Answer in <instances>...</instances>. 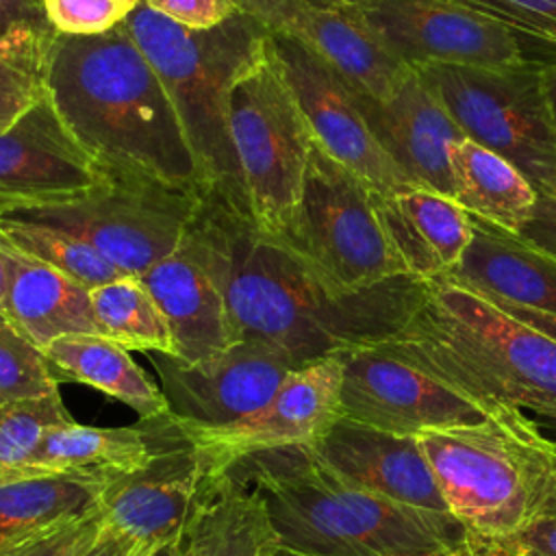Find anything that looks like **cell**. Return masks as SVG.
<instances>
[{
    "label": "cell",
    "instance_id": "d590c367",
    "mask_svg": "<svg viewBox=\"0 0 556 556\" xmlns=\"http://www.w3.org/2000/svg\"><path fill=\"white\" fill-rule=\"evenodd\" d=\"M102 508L67 521L50 532H43L0 556H83L100 536L104 528Z\"/></svg>",
    "mask_w": 556,
    "mask_h": 556
},
{
    "label": "cell",
    "instance_id": "681fc988",
    "mask_svg": "<svg viewBox=\"0 0 556 556\" xmlns=\"http://www.w3.org/2000/svg\"><path fill=\"white\" fill-rule=\"evenodd\" d=\"M532 421H534V419H532ZM534 424H536V428H539V430H543V428H545V430L556 432V419H549V417H536V421H534Z\"/></svg>",
    "mask_w": 556,
    "mask_h": 556
},
{
    "label": "cell",
    "instance_id": "7a4b0ae2",
    "mask_svg": "<svg viewBox=\"0 0 556 556\" xmlns=\"http://www.w3.org/2000/svg\"><path fill=\"white\" fill-rule=\"evenodd\" d=\"M48 96L109 178L202 191L169 93L124 22L100 35L56 33Z\"/></svg>",
    "mask_w": 556,
    "mask_h": 556
},
{
    "label": "cell",
    "instance_id": "db71d44e",
    "mask_svg": "<svg viewBox=\"0 0 556 556\" xmlns=\"http://www.w3.org/2000/svg\"><path fill=\"white\" fill-rule=\"evenodd\" d=\"M552 200H554V198H552Z\"/></svg>",
    "mask_w": 556,
    "mask_h": 556
},
{
    "label": "cell",
    "instance_id": "8992f818",
    "mask_svg": "<svg viewBox=\"0 0 556 556\" xmlns=\"http://www.w3.org/2000/svg\"><path fill=\"white\" fill-rule=\"evenodd\" d=\"M450 515L476 536L508 539L545 510L554 489L547 437L521 410L417 434Z\"/></svg>",
    "mask_w": 556,
    "mask_h": 556
},
{
    "label": "cell",
    "instance_id": "83f0119b",
    "mask_svg": "<svg viewBox=\"0 0 556 556\" xmlns=\"http://www.w3.org/2000/svg\"><path fill=\"white\" fill-rule=\"evenodd\" d=\"M452 200L469 215L510 232H521L534 217L539 193L506 159L471 139H460L450 152Z\"/></svg>",
    "mask_w": 556,
    "mask_h": 556
},
{
    "label": "cell",
    "instance_id": "816d5d0a",
    "mask_svg": "<svg viewBox=\"0 0 556 556\" xmlns=\"http://www.w3.org/2000/svg\"><path fill=\"white\" fill-rule=\"evenodd\" d=\"M465 543V541H463ZM460 547L463 545H458L456 549H450V552H441V554H432V556H460Z\"/></svg>",
    "mask_w": 556,
    "mask_h": 556
},
{
    "label": "cell",
    "instance_id": "5b68a950",
    "mask_svg": "<svg viewBox=\"0 0 556 556\" xmlns=\"http://www.w3.org/2000/svg\"><path fill=\"white\" fill-rule=\"evenodd\" d=\"M124 26L159 74L193 152L202 191L217 193L250 213L237 165L228 102L239 74L265 46L269 33L235 13L208 30H193L152 11L143 0Z\"/></svg>",
    "mask_w": 556,
    "mask_h": 556
},
{
    "label": "cell",
    "instance_id": "d4e9b609",
    "mask_svg": "<svg viewBox=\"0 0 556 556\" xmlns=\"http://www.w3.org/2000/svg\"><path fill=\"white\" fill-rule=\"evenodd\" d=\"M139 280L169 326L176 358L195 363L235 343L222 291L180 248Z\"/></svg>",
    "mask_w": 556,
    "mask_h": 556
},
{
    "label": "cell",
    "instance_id": "60d3db41",
    "mask_svg": "<svg viewBox=\"0 0 556 556\" xmlns=\"http://www.w3.org/2000/svg\"><path fill=\"white\" fill-rule=\"evenodd\" d=\"M15 26L52 28L46 20L41 0H0V35Z\"/></svg>",
    "mask_w": 556,
    "mask_h": 556
},
{
    "label": "cell",
    "instance_id": "603a6c76",
    "mask_svg": "<svg viewBox=\"0 0 556 556\" xmlns=\"http://www.w3.org/2000/svg\"><path fill=\"white\" fill-rule=\"evenodd\" d=\"M374 206L406 274L439 278L471 243V215L439 191L417 185L389 195L374 191Z\"/></svg>",
    "mask_w": 556,
    "mask_h": 556
},
{
    "label": "cell",
    "instance_id": "e0dca14e",
    "mask_svg": "<svg viewBox=\"0 0 556 556\" xmlns=\"http://www.w3.org/2000/svg\"><path fill=\"white\" fill-rule=\"evenodd\" d=\"M193 445L156 456L146 467L113 476L100 497L104 521L126 534L141 556L185 536L213 473Z\"/></svg>",
    "mask_w": 556,
    "mask_h": 556
},
{
    "label": "cell",
    "instance_id": "3957f363",
    "mask_svg": "<svg viewBox=\"0 0 556 556\" xmlns=\"http://www.w3.org/2000/svg\"><path fill=\"white\" fill-rule=\"evenodd\" d=\"M222 469L256 500L274 541L304 556H432L467 536L450 513L350 484L311 445L248 452Z\"/></svg>",
    "mask_w": 556,
    "mask_h": 556
},
{
    "label": "cell",
    "instance_id": "8d00e7d4",
    "mask_svg": "<svg viewBox=\"0 0 556 556\" xmlns=\"http://www.w3.org/2000/svg\"><path fill=\"white\" fill-rule=\"evenodd\" d=\"M556 43V0H454Z\"/></svg>",
    "mask_w": 556,
    "mask_h": 556
},
{
    "label": "cell",
    "instance_id": "bcb514c9",
    "mask_svg": "<svg viewBox=\"0 0 556 556\" xmlns=\"http://www.w3.org/2000/svg\"><path fill=\"white\" fill-rule=\"evenodd\" d=\"M143 556H187L185 536H182V539H178V541H172V543L159 545V547H154L152 552H148V554H143Z\"/></svg>",
    "mask_w": 556,
    "mask_h": 556
},
{
    "label": "cell",
    "instance_id": "52a82bcc",
    "mask_svg": "<svg viewBox=\"0 0 556 556\" xmlns=\"http://www.w3.org/2000/svg\"><path fill=\"white\" fill-rule=\"evenodd\" d=\"M228 126L252 222L261 232L287 243L313 135L269 37L230 89Z\"/></svg>",
    "mask_w": 556,
    "mask_h": 556
},
{
    "label": "cell",
    "instance_id": "d6986e66",
    "mask_svg": "<svg viewBox=\"0 0 556 556\" xmlns=\"http://www.w3.org/2000/svg\"><path fill=\"white\" fill-rule=\"evenodd\" d=\"M315 454L350 484L395 504L450 513L417 437L384 432L341 417Z\"/></svg>",
    "mask_w": 556,
    "mask_h": 556
},
{
    "label": "cell",
    "instance_id": "ba28073f",
    "mask_svg": "<svg viewBox=\"0 0 556 556\" xmlns=\"http://www.w3.org/2000/svg\"><path fill=\"white\" fill-rule=\"evenodd\" d=\"M358 20L410 70L426 65L547 70L556 43L454 0H313Z\"/></svg>",
    "mask_w": 556,
    "mask_h": 556
},
{
    "label": "cell",
    "instance_id": "74e56055",
    "mask_svg": "<svg viewBox=\"0 0 556 556\" xmlns=\"http://www.w3.org/2000/svg\"><path fill=\"white\" fill-rule=\"evenodd\" d=\"M152 11L193 30H208L237 11L228 0H143Z\"/></svg>",
    "mask_w": 556,
    "mask_h": 556
},
{
    "label": "cell",
    "instance_id": "484cf974",
    "mask_svg": "<svg viewBox=\"0 0 556 556\" xmlns=\"http://www.w3.org/2000/svg\"><path fill=\"white\" fill-rule=\"evenodd\" d=\"M111 478L91 471L0 476V554L98 510Z\"/></svg>",
    "mask_w": 556,
    "mask_h": 556
},
{
    "label": "cell",
    "instance_id": "4fadbf2b",
    "mask_svg": "<svg viewBox=\"0 0 556 556\" xmlns=\"http://www.w3.org/2000/svg\"><path fill=\"white\" fill-rule=\"evenodd\" d=\"M341 415L345 419L417 437L428 430L471 426L491 415L376 345L341 352Z\"/></svg>",
    "mask_w": 556,
    "mask_h": 556
},
{
    "label": "cell",
    "instance_id": "f6af8a7d",
    "mask_svg": "<svg viewBox=\"0 0 556 556\" xmlns=\"http://www.w3.org/2000/svg\"><path fill=\"white\" fill-rule=\"evenodd\" d=\"M543 93H545L549 119L556 128V63H552L547 70H543Z\"/></svg>",
    "mask_w": 556,
    "mask_h": 556
},
{
    "label": "cell",
    "instance_id": "5bb4252c",
    "mask_svg": "<svg viewBox=\"0 0 556 556\" xmlns=\"http://www.w3.org/2000/svg\"><path fill=\"white\" fill-rule=\"evenodd\" d=\"M269 39L315 143L376 193L415 187L369 130L348 83L308 46L271 33Z\"/></svg>",
    "mask_w": 556,
    "mask_h": 556
},
{
    "label": "cell",
    "instance_id": "8fae6325",
    "mask_svg": "<svg viewBox=\"0 0 556 556\" xmlns=\"http://www.w3.org/2000/svg\"><path fill=\"white\" fill-rule=\"evenodd\" d=\"M202 191L109 178L78 200L4 213L83 239L126 276L176 254Z\"/></svg>",
    "mask_w": 556,
    "mask_h": 556
},
{
    "label": "cell",
    "instance_id": "30bf717a",
    "mask_svg": "<svg viewBox=\"0 0 556 556\" xmlns=\"http://www.w3.org/2000/svg\"><path fill=\"white\" fill-rule=\"evenodd\" d=\"M285 245L337 291H361L406 274L376 213L374 189L315 139L293 232Z\"/></svg>",
    "mask_w": 556,
    "mask_h": 556
},
{
    "label": "cell",
    "instance_id": "2e32d148",
    "mask_svg": "<svg viewBox=\"0 0 556 556\" xmlns=\"http://www.w3.org/2000/svg\"><path fill=\"white\" fill-rule=\"evenodd\" d=\"M343 361L332 354L287 374L271 400L254 415L213 430L187 428V434L217 469L248 452L313 445L341 415Z\"/></svg>",
    "mask_w": 556,
    "mask_h": 556
},
{
    "label": "cell",
    "instance_id": "9a60e30c",
    "mask_svg": "<svg viewBox=\"0 0 556 556\" xmlns=\"http://www.w3.org/2000/svg\"><path fill=\"white\" fill-rule=\"evenodd\" d=\"M106 180L50 96L0 135V215L65 204Z\"/></svg>",
    "mask_w": 556,
    "mask_h": 556
},
{
    "label": "cell",
    "instance_id": "f546056e",
    "mask_svg": "<svg viewBox=\"0 0 556 556\" xmlns=\"http://www.w3.org/2000/svg\"><path fill=\"white\" fill-rule=\"evenodd\" d=\"M100 334L126 350L176 356L169 326L156 302L135 276H124L89 291Z\"/></svg>",
    "mask_w": 556,
    "mask_h": 556
},
{
    "label": "cell",
    "instance_id": "cb8c5ba5",
    "mask_svg": "<svg viewBox=\"0 0 556 556\" xmlns=\"http://www.w3.org/2000/svg\"><path fill=\"white\" fill-rule=\"evenodd\" d=\"M7 319L37 348L65 334H100L85 285L0 239Z\"/></svg>",
    "mask_w": 556,
    "mask_h": 556
},
{
    "label": "cell",
    "instance_id": "ee69618b",
    "mask_svg": "<svg viewBox=\"0 0 556 556\" xmlns=\"http://www.w3.org/2000/svg\"><path fill=\"white\" fill-rule=\"evenodd\" d=\"M465 547L469 556H528L526 552L510 545L506 539H486L469 532L465 536Z\"/></svg>",
    "mask_w": 556,
    "mask_h": 556
},
{
    "label": "cell",
    "instance_id": "ffe728a7",
    "mask_svg": "<svg viewBox=\"0 0 556 556\" xmlns=\"http://www.w3.org/2000/svg\"><path fill=\"white\" fill-rule=\"evenodd\" d=\"M352 93L369 130L410 182L452 198L450 152L465 135L421 78L410 72L384 100Z\"/></svg>",
    "mask_w": 556,
    "mask_h": 556
},
{
    "label": "cell",
    "instance_id": "f1b7e54d",
    "mask_svg": "<svg viewBox=\"0 0 556 556\" xmlns=\"http://www.w3.org/2000/svg\"><path fill=\"white\" fill-rule=\"evenodd\" d=\"M271 541L256 500L226 469L215 467L185 532L187 556H261Z\"/></svg>",
    "mask_w": 556,
    "mask_h": 556
},
{
    "label": "cell",
    "instance_id": "f35d334b",
    "mask_svg": "<svg viewBox=\"0 0 556 556\" xmlns=\"http://www.w3.org/2000/svg\"><path fill=\"white\" fill-rule=\"evenodd\" d=\"M528 556H556V515H539L506 539Z\"/></svg>",
    "mask_w": 556,
    "mask_h": 556
},
{
    "label": "cell",
    "instance_id": "44dd1931",
    "mask_svg": "<svg viewBox=\"0 0 556 556\" xmlns=\"http://www.w3.org/2000/svg\"><path fill=\"white\" fill-rule=\"evenodd\" d=\"M193 445L180 419L169 410L132 426L100 428L67 421L54 426L22 471L130 473L161 454Z\"/></svg>",
    "mask_w": 556,
    "mask_h": 556
},
{
    "label": "cell",
    "instance_id": "ab89813d",
    "mask_svg": "<svg viewBox=\"0 0 556 556\" xmlns=\"http://www.w3.org/2000/svg\"><path fill=\"white\" fill-rule=\"evenodd\" d=\"M519 235L556 256V200L539 195L534 217Z\"/></svg>",
    "mask_w": 556,
    "mask_h": 556
},
{
    "label": "cell",
    "instance_id": "b9f144b4",
    "mask_svg": "<svg viewBox=\"0 0 556 556\" xmlns=\"http://www.w3.org/2000/svg\"><path fill=\"white\" fill-rule=\"evenodd\" d=\"M83 556H141V552L135 541H130L113 526L104 523L98 541Z\"/></svg>",
    "mask_w": 556,
    "mask_h": 556
},
{
    "label": "cell",
    "instance_id": "277c9868",
    "mask_svg": "<svg viewBox=\"0 0 556 556\" xmlns=\"http://www.w3.org/2000/svg\"><path fill=\"white\" fill-rule=\"evenodd\" d=\"M376 348L489 413L556 419V341L443 278L428 280L406 326Z\"/></svg>",
    "mask_w": 556,
    "mask_h": 556
},
{
    "label": "cell",
    "instance_id": "7c38bea8",
    "mask_svg": "<svg viewBox=\"0 0 556 556\" xmlns=\"http://www.w3.org/2000/svg\"><path fill=\"white\" fill-rule=\"evenodd\" d=\"M148 356L169 413L195 430L226 428L254 415L271 400L287 374L298 369L285 354L254 341H237L195 363L161 352Z\"/></svg>",
    "mask_w": 556,
    "mask_h": 556
},
{
    "label": "cell",
    "instance_id": "7402d4cb",
    "mask_svg": "<svg viewBox=\"0 0 556 556\" xmlns=\"http://www.w3.org/2000/svg\"><path fill=\"white\" fill-rule=\"evenodd\" d=\"M471 228L463 258L439 278L486 300L556 315V256L482 217L471 215Z\"/></svg>",
    "mask_w": 556,
    "mask_h": 556
},
{
    "label": "cell",
    "instance_id": "f907efd6",
    "mask_svg": "<svg viewBox=\"0 0 556 556\" xmlns=\"http://www.w3.org/2000/svg\"><path fill=\"white\" fill-rule=\"evenodd\" d=\"M4 287H7V276H4V261L0 254V311H2V302H4Z\"/></svg>",
    "mask_w": 556,
    "mask_h": 556
},
{
    "label": "cell",
    "instance_id": "7bdbcfd3",
    "mask_svg": "<svg viewBox=\"0 0 556 556\" xmlns=\"http://www.w3.org/2000/svg\"><path fill=\"white\" fill-rule=\"evenodd\" d=\"M489 302L500 306L510 317H515V319L536 328L539 332H543V334H547V337H552L556 341V315L541 313V311H534V308H526V306H519V304H508V302H502V300H489Z\"/></svg>",
    "mask_w": 556,
    "mask_h": 556
},
{
    "label": "cell",
    "instance_id": "1f68e13d",
    "mask_svg": "<svg viewBox=\"0 0 556 556\" xmlns=\"http://www.w3.org/2000/svg\"><path fill=\"white\" fill-rule=\"evenodd\" d=\"M0 239L67 274L87 289L126 276L83 239L48 224L0 215Z\"/></svg>",
    "mask_w": 556,
    "mask_h": 556
},
{
    "label": "cell",
    "instance_id": "d6a6232c",
    "mask_svg": "<svg viewBox=\"0 0 556 556\" xmlns=\"http://www.w3.org/2000/svg\"><path fill=\"white\" fill-rule=\"evenodd\" d=\"M67 421L61 393L0 404V476L22 471L46 434Z\"/></svg>",
    "mask_w": 556,
    "mask_h": 556
},
{
    "label": "cell",
    "instance_id": "9c48e42d",
    "mask_svg": "<svg viewBox=\"0 0 556 556\" xmlns=\"http://www.w3.org/2000/svg\"><path fill=\"white\" fill-rule=\"evenodd\" d=\"M413 72L467 139L513 163L539 195L556 200V128L543 70L426 65Z\"/></svg>",
    "mask_w": 556,
    "mask_h": 556
},
{
    "label": "cell",
    "instance_id": "4316f807",
    "mask_svg": "<svg viewBox=\"0 0 556 556\" xmlns=\"http://www.w3.org/2000/svg\"><path fill=\"white\" fill-rule=\"evenodd\" d=\"M56 380L89 384L130 406L139 419L167 413V400L130 352L102 334H65L43 348Z\"/></svg>",
    "mask_w": 556,
    "mask_h": 556
},
{
    "label": "cell",
    "instance_id": "c3c4849f",
    "mask_svg": "<svg viewBox=\"0 0 556 556\" xmlns=\"http://www.w3.org/2000/svg\"><path fill=\"white\" fill-rule=\"evenodd\" d=\"M261 556H304V554H298V552H291V549H287V547H282V545H278L276 541H271L265 549H263V554Z\"/></svg>",
    "mask_w": 556,
    "mask_h": 556
},
{
    "label": "cell",
    "instance_id": "836d02e7",
    "mask_svg": "<svg viewBox=\"0 0 556 556\" xmlns=\"http://www.w3.org/2000/svg\"><path fill=\"white\" fill-rule=\"evenodd\" d=\"M59 393L43 350L22 334L0 311V404Z\"/></svg>",
    "mask_w": 556,
    "mask_h": 556
},
{
    "label": "cell",
    "instance_id": "6da1fadb",
    "mask_svg": "<svg viewBox=\"0 0 556 556\" xmlns=\"http://www.w3.org/2000/svg\"><path fill=\"white\" fill-rule=\"evenodd\" d=\"M180 250L222 291L235 343H263L295 367L395 337L428 289L426 278L400 274L337 291L295 250L261 232L250 213L204 191Z\"/></svg>",
    "mask_w": 556,
    "mask_h": 556
},
{
    "label": "cell",
    "instance_id": "7dc6e473",
    "mask_svg": "<svg viewBox=\"0 0 556 556\" xmlns=\"http://www.w3.org/2000/svg\"><path fill=\"white\" fill-rule=\"evenodd\" d=\"M549 441V450H552V458H554V489H552V497L545 504V510L541 515H556V439H547Z\"/></svg>",
    "mask_w": 556,
    "mask_h": 556
},
{
    "label": "cell",
    "instance_id": "f5cc1de1",
    "mask_svg": "<svg viewBox=\"0 0 556 556\" xmlns=\"http://www.w3.org/2000/svg\"><path fill=\"white\" fill-rule=\"evenodd\" d=\"M460 556H469V552H467V547H465V543H463V547H460Z\"/></svg>",
    "mask_w": 556,
    "mask_h": 556
},
{
    "label": "cell",
    "instance_id": "4dcf8cb0",
    "mask_svg": "<svg viewBox=\"0 0 556 556\" xmlns=\"http://www.w3.org/2000/svg\"><path fill=\"white\" fill-rule=\"evenodd\" d=\"M54 28L15 26L0 35V135L48 98Z\"/></svg>",
    "mask_w": 556,
    "mask_h": 556
},
{
    "label": "cell",
    "instance_id": "e575fe53",
    "mask_svg": "<svg viewBox=\"0 0 556 556\" xmlns=\"http://www.w3.org/2000/svg\"><path fill=\"white\" fill-rule=\"evenodd\" d=\"M139 0H41L48 24L63 35H100L122 24Z\"/></svg>",
    "mask_w": 556,
    "mask_h": 556
},
{
    "label": "cell",
    "instance_id": "ac0fdd59",
    "mask_svg": "<svg viewBox=\"0 0 556 556\" xmlns=\"http://www.w3.org/2000/svg\"><path fill=\"white\" fill-rule=\"evenodd\" d=\"M237 13L267 33L291 37L315 50L352 91L389 98L413 72L393 59L352 15L313 0H228Z\"/></svg>",
    "mask_w": 556,
    "mask_h": 556
}]
</instances>
